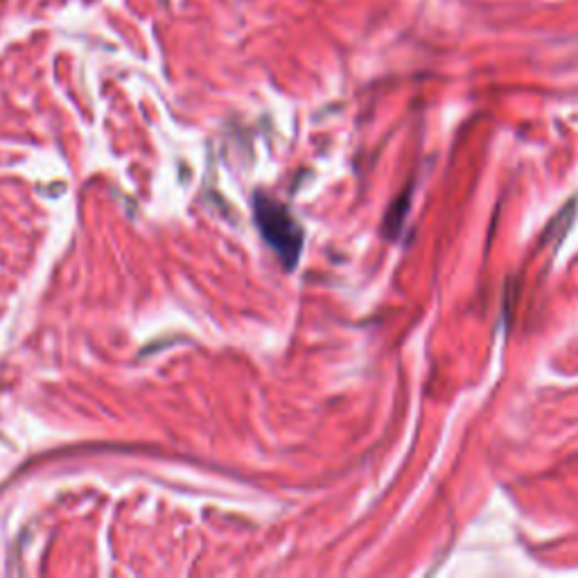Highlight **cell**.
I'll return each mask as SVG.
<instances>
[{
  "mask_svg": "<svg viewBox=\"0 0 578 578\" xmlns=\"http://www.w3.org/2000/svg\"><path fill=\"white\" fill-rule=\"evenodd\" d=\"M256 221L262 230L265 240L282 258L285 267L295 269L303 249V230L299 221L289 215V210L282 204L265 195L256 197Z\"/></svg>",
  "mask_w": 578,
  "mask_h": 578,
  "instance_id": "1",
  "label": "cell"
}]
</instances>
